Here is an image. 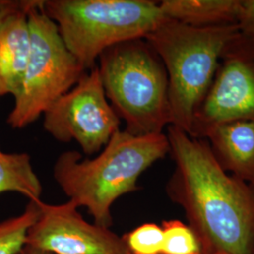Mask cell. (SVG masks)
I'll use <instances>...</instances> for the list:
<instances>
[{
  "label": "cell",
  "mask_w": 254,
  "mask_h": 254,
  "mask_svg": "<svg viewBox=\"0 0 254 254\" xmlns=\"http://www.w3.org/2000/svg\"><path fill=\"white\" fill-rule=\"evenodd\" d=\"M37 0H0V24L12 13L30 9Z\"/></svg>",
  "instance_id": "cell-18"
},
{
  "label": "cell",
  "mask_w": 254,
  "mask_h": 254,
  "mask_svg": "<svg viewBox=\"0 0 254 254\" xmlns=\"http://www.w3.org/2000/svg\"><path fill=\"white\" fill-rule=\"evenodd\" d=\"M40 7L88 71L105 50L144 39L165 18L158 2L149 0H41Z\"/></svg>",
  "instance_id": "cell-5"
},
{
  "label": "cell",
  "mask_w": 254,
  "mask_h": 254,
  "mask_svg": "<svg viewBox=\"0 0 254 254\" xmlns=\"http://www.w3.org/2000/svg\"><path fill=\"white\" fill-rule=\"evenodd\" d=\"M41 0L28 10L31 50L14 107L7 119L22 129L45 114L88 71L65 46L54 22L42 10Z\"/></svg>",
  "instance_id": "cell-6"
},
{
  "label": "cell",
  "mask_w": 254,
  "mask_h": 254,
  "mask_svg": "<svg viewBox=\"0 0 254 254\" xmlns=\"http://www.w3.org/2000/svg\"><path fill=\"white\" fill-rule=\"evenodd\" d=\"M123 239L131 254H162L163 230L155 223L139 225L123 236Z\"/></svg>",
  "instance_id": "cell-16"
},
{
  "label": "cell",
  "mask_w": 254,
  "mask_h": 254,
  "mask_svg": "<svg viewBox=\"0 0 254 254\" xmlns=\"http://www.w3.org/2000/svg\"><path fill=\"white\" fill-rule=\"evenodd\" d=\"M174 170L170 200L184 211L202 254H254V184L226 173L208 141L167 127Z\"/></svg>",
  "instance_id": "cell-1"
},
{
  "label": "cell",
  "mask_w": 254,
  "mask_h": 254,
  "mask_svg": "<svg viewBox=\"0 0 254 254\" xmlns=\"http://www.w3.org/2000/svg\"><path fill=\"white\" fill-rule=\"evenodd\" d=\"M238 27L241 32L254 37V0H241Z\"/></svg>",
  "instance_id": "cell-17"
},
{
  "label": "cell",
  "mask_w": 254,
  "mask_h": 254,
  "mask_svg": "<svg viewBox=\"0 0 254 254\" xmlns=\"http://www.w3.org/2000/svg\"><path fill=\"white\" fill-rule=\"evenodd\" d=\"M164 244L162 254H202L199 240L188 224L179 219L162 222Z\"/></svg>",
  "instance_id": "cell-15"
},
{
  "label": "cell",
  "mask_w": 254,
  "mask_h": 254,
  "mask_svg": "<svg viewBox=\"0 0 254 254\" xmlns=\"http://www.w3.org/2000/svg\"><path fill=\"white\" fill-rule=\"evenodd\" d=\"M30 9L12 13L0 24V97L15 98L21 89L31 50Z\"/></svg>",
  "instance_id": "cell-11"
},
{
  "label": "cell",
  "mask_w": 254,
  "mask_h": 254,
  "mask_svg": "<svg viewBox=\"0 0 254 254\" xmlns=\"http://www.w3.org/2000/svg\"><path fill=\"white\" fill-rule=\"evenodd\" d=\"M17 254H51L49 253H46V252H43V251H40V250H37L34 249L32 247H29V246H25Z\"/></svg>",
  "instance_id": "cell-19"
},
{
  "label": "cell",
  "mask_w": 254,
  "mask_h": 254,
  "mask_svg": "<svg viewBox=\"0 0 254 254\" xmlns=\"http://www.w3.org/2000/svg\"><path fill=\"white\" fill-rule=\"evenodd\" d=\"M97 63L106 96L125 122L127 132L134 136L162 134L171 126L167 70L145 39L111 46Z\"/></svg>",
  "instance_id": "cell-4"
},
{
  "label": "cell",
  "mask_w": 254,
  "mask_h": 254,
  "mask_svg": "<svg viewBox=\"0 0 254 254\" xmlns=\"http://www.w3.org/2000/svg\"><path fill=\"white\" fill-rule=\"evenodd\" d=\"M169 154L164 133L134 136L119 130L93 158H84L76 151L60 154L53 177L69 200L88 210L93 223L110 228L116 200L138 190L141 174Z\"/></svg>",
  "instance_id": "cell-2"
},
{
  "label": "cell",
  "mask_w": 254,
  "mask_h": 254,
  "mask_svg": "<svg viewBox=\"0 0 254 254\" xmlns=\"http://www.w3.org/2000/svg\"><path fill=\"white\" fill-rule=\"evenodd\" d=\"M239 31L238 25L191 27L165 17L144 38L167 70L171 126L190 136L194 118L213 83L222 51Z\"/></svg>",
  "instance_id": "cell-3"
},
{
  "label": "cell",
  "mask_w": 254,
  "mask_h": 254,
  "mask_svg": "<svg viewBox=\"0 0 254 254\" xmlns=\"http://www.w3.org/2000/svg\"><path fill=\"white\" fill-rule=\"evenodd\" d=\"M43 116L50 136L64 143L75 141L88 156L99 154L122 124L106 96L97 65Z\"/></svg>",
  "instance_id": "cell-7"
},
{
  "label": "cell",
  "mask_w": 254,
  "mask_h": 254,
  "mask_svg": "<svg viewBox=\"0 0 254 254\" xmlns=\"http://www.w3.org/2000/svg\"><path fill=\"white\" fill-rule=\"evenodd\" d=\"M204 139L226 173L254 184V122L238 120L220 124Z\"/></svg>",
  "instance_id": "cell-10"
},
{
  "label": "cell",
  "mask_w": 254,
  "mask_h": 254,
  "mask_svg": "<svg viewBox=\"0 0 254 254\" xmlns=\"http://www.w3.org/2000/svg\"><path fill=\"white\" fill-rule=\"evenodd\" d=\"M165 17L191 27L238 25L241 0H163L158 2Z\"/></svg>",
  "instance_id": "cell-12"
},
{
  "label": "cell",
  "mask_w": 254,
  "mask_h": 254,
  "mask_svg": "<svg viewBox=\"0 0 254 254\" xmlns=\"http://www.w3.org/2000/svg\"><path fill=\"white\" fill-rule=\"evenodd\" d=\"M39 207L26 245L51 254H131L123 236L85 220L72 200L61 204L41 200Z\"/></svg>",
  "instance_id": "cell-9"
},
{
  "label": "cell",
  "mask_w": 254,
  "mask_h": 254,
  "mask_svg": "<svg viewBox=\"0 0 254 254\" xmlns=\"http://www.w3.org/2000/svg\"><path fill=\"white\" fill-rule=\"evenodd\" d=\"M238 120L254 122V37L241 31L222 51L190 136L204 139L214 127Z\"/></svg>",
  "instance_id": "cell-8"
},
{
  "label": "cell",
  "mask_w": 254,
  "mask_h": 254,
  "mask_svg": "<svg viewBox=\"0 0 254 254\" xmlns=\"http://www.w3.org/2000/svg\"><path fill=\"white\" fill-rule=\"evenodd\" d=\"M39 202L28 200L20 215L0 221V254H17L26 246L28 230L40 214Z\"/></svg>",
  "instance_id": "cell-14"
},
{
  "label": "cell",
  "mask_w": 254,
  "mask_h": 254,
  "mask_svg": "<svg viewBox=\"0 0 254 254\" xmlns=\"http://www.w3.org/2000/svg\"><path fill=\"white\" fill-rule=\"evenodd\" d=\"M6 192L18 193L28 200H42L43 185L27 153H5L0 149V194Z\"/></svg>",
  "instance_id": "cell-13"
}]
</instances>
